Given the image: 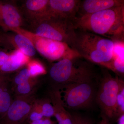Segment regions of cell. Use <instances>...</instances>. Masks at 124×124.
<instances>
[{
	"instance_id": "6da1fadb",
	"label": "cell",
	"mask_w": 124,
	"mask_h": 124,
	"mask_svg": "<svg viewBox=\"0 0 124 124\" xmlns=\"http://www.w3.org/2000/svg\"><path fill=\"white\" fill-rule=\"evenodd\" d=\"M76 28L124 45V5L91 14L76 17Z\"/></svg>"
},
{
	"instance_id": "7a4b0ae2",
	"label": "cell",
	"mask_w": 124,
	"mask_h": 124,
	"mask_svg": "<svg viewBox=\"0 0 124 124\" xmlns=\"http://www.w3.org/2000/svg\"><path fill=\"white\" fill-rule=\"evenodd\" d=\"M117 45L108 38L76 29L70 47L86 61L110 70Z\"/></svg>"
},
{
	"instance_id": "3957f363",
	"label": "cell",
	"mask_w": 124,
	"mask_h": 124,
	"mask_svg": "<svg viewBox=\"0 0 124 124\" xmlns=\"http://www.w3.org/2000/svg\"><path fill=\"white\" fill-rule=\"evenodd\" d=\"M93 64L80 57L63 59L51 66L49 76L60 86L90 82L97 79L98 75Z\"/></svg>"
},
{
	"instance_id": "277c9868",
	"label": "cell",
	"mask_w": 124,
	"mask_h": 124,
	"mask_svg": "<svg viewBox=\"0 0 124 124\" xmlns=\"http://www.w3.org/2000/svg\"><path fill=\"white\" fill-rule=\"evenodd\" d=\"M95 102L100 107L101 116L111 121L119 118L117 106V95L124 88V81L119 76H113L107 69H103L98 76Z\"/></svg>"
},
{
	"instance_id": "5b68a950",
	"label": "cell",
	"mask_w": 124,
	"mask_h": 124,
	"mask_svg": "<svg viewBox=\"0 0 124 124\" xmlns=\"http://www.w3.org/2000/svg\"><path fill=\"white\" fill-rule=\"evenodd\" d=\"M31 25V32L37 35L64 42L69 46L76 29L73 20L54 17H46Z\"/></svg>"
},
{
	"instance_id": "8992f818",
	"label": "cell",
	"mask_w": 124,
	"mask_h": 124,
	"mask_svg": "<svg viewBox=\"0 0 124 124\" xmlns=\"http://www.w3.org/2000/svg\"><path fill=\"white\" fill-rule=\"evenodd\" d=\"M97 79L90 82L69 84L60 86L63 88L62 91H60L63 94L62 97L65 107L75 110L92 107L94 104L96 103L98 85H95V81Z\"/></svg>"
},
{
	"instance_id": "52a82bcc",
	"label": "cell",
	"mask_w": 124,
	"mask_h": 124,
	"mask_svg": "<svg viewBox=\"0 0 124 124\" xmlns=\"http://www.w3.org/2000/svg\"><path fill=\"white\" fill-rule=\"evenodd\" d=\"M12 31L20 33L28 38L36 50L48 60L58 61L63 59L80 57L64 42L39 36L22 28L14 29Z\"/></svg>"
},
{
	"instance_id": "ba28073f",
	"label": "cell",
	"mask_w": 124,
	"mask_h": 124,
	"mask_svg": "<svg viewBox=\"0 0 124 124\" xmlns=\"http://www.w3.org/2000/svg\"><path fill=\"white\" fill-rule=\"evenodd\" d=\"M31 95L16 97L1 117L2 124H23L28 117L35 101Z\"/></svg>"
},
{
	"instance_id": "9c48e42d",
	"label": "cell",
	"mask_w": 124,
	"mask_h": 124,
	"mask_svg": "<svg viewBox=\"0 0 124 124\" xmlns=\"http://www.w3.org/2000/svg\"><path fill=\"white\" fill-rule=\"evenodd\" d=\"M24 18L15 0H0V27L3 31L22 28Z\"/></svg>"
},
{
	"instance_id": "30bf717a",
	"label": "cell",
	"mask_w": 124,
	"mask_h": 124,
	"mask_svg": "<svg viewBox=\"0 0 124 124\" xmlns=\"http://www.w3.org/2000/svg\"><path fill=\"white\" fill-rule=\"evenodd\" d=\"M0 47L8 50H19L29 57L36 53L33 44L28 38L20 33L0 31Z\"/></svg>"
},
{
	"instance_id": "8fae6325",
	"label": "cell",
	"mask_w": 124,
	"mask_h": 124,
	"mask_svg": "<svg viewBox=\"0 0 124 124\" xmlns=\"http://www.w3.org/2000/svg\"><path fill=\"white\" fill-rule=\"evenodd\" d=\"M80 0H49L46 17L64 18L73 20L77 16Z\"/></svg>"
},
{
	"instance_id": "7c38bea8",
	"label": "cell",
	"mask_w": 124,
	"mask_h": 124,
	"mask_svg": "<svg viewBox=\"0 0 124 124\" xmlns=\"http://www.w3.org/2000/svg\"><path fill=\"white\" fill-rule=\"evenodd\" d=\"M49 0H27L20 7L23 17L33 23L46 17Z\"/></svg>"
},
{
	"instance_id": "4fadbf2b",
	"label": "cell",
	"mask_w": 124,
	"mask_h": 124,
	"mask_svg": "<svg viewBox=\"0 0 124 124\" xmlns=\"http://www.w3.org/2000/svg\"><path fill=\"white\" fill-rule=\"evenodd\" d=\"M124 5V0H80L77 17L97 12Z\"/></svg>"
},
{
	"instance_id": "5bb4252c",
	"label": "cell",
	"mask_w": 124,
	"mask_h": 124,
	"mask_svg": "<svg viewBox=\"0 0 124 124\" xmlns=\"http://www.w3.org/2000/svg\"><path fill=\"white\" fill-rule=\"evenodd\" d=\"M49 96L54 111V116L58 124H73L71 113L65 108L59 88L53 89L50 92Z\"/></svg>"
},
{
	"instance_id": "9a60e30c",
	"label": "cell",
	"mask_w": 124,
	"mask_h": 124,
	"mask_svg": "<svg viewBox=\"0 0 124 124\" xmlns=\"http://www.w3.org/2000/svg\"><path fill=\"white\" fill-rule=\"evenodd\" d=\"M30 58L19 50H16L11 53L7 62L0 68V74H7L19 70L26 65Z\"/></svg>"
},
{
	"instance_id": "2e32d148",
	"label": "cell",
	"mask_w": 124,
	"mask_h": 124,
	"mask_svg": "<svg viewBox=\"0 0 124 124\" xmlns=\"http://www.w3.org/2000/svg\"><path fill=\"white\" fill-rule=\"evenodd\" d=\"M38 81L36 78H31L28 80L15 87L16 97L30 96L34 92Z\"/></svg>"
},
{
	"instance_id": "e0dca14e",
	"label": "cell",
	"mask_w": 124,
	"mask_h": 124,
	"mask_svg": "<svg viewBox=\"0 0 124 124\" xmlns=\"http://www.w3.org/2000/svg\"><path fill=\"white\" fill-rule=\"evenodd\" d=\"M8 83L0 86V115L1 117L6 113L13 101L7 88Z\"/></svg>"
},
{
	"instance_id": "ac0fdd59",
	"label": "cell",
	"mask_w": 124,
	"mask_h": 124,
	"mask_svg": "<svg viewBox=\"0 0 124 124\" xmlns=\"http://www.w3.org/2000/svg\"><path fill=\"white\" fill-rule=\"evenodd\" d=\"M26 65L31 77L32 78H36L38 76L45 75L47 72L42 63L36 59H30Z\"/></svg>"
},
{
	"instance_id": "d6986e66",
	"label": "cell",
	"mask_w": 124,
	"mask_h": 124,
	"mask_svg": "<svg viewBox=\"0 0 124 124\" xmlns=\"http://www.w3.org/2000/svg\"><path fill=\"white\" fill-rule=\"evenodd\" d=\"M110 70L119 76L124 75V50L122 51L120 54H116L115 53Z\"/></svg>"
},
{
	"instance_id": "ffe728a7",
	"label": "cell",
	"mask_w": 124,
	"mask_h": 124,
	"mask_svg": "<svg viewBox=\"0 0 124 124\" xmlns=\"http://www.w3.org/2000/svg\"><path fill=\"white\" fill-rule=\"evenodd\" d=\"M31 78L28 69L26 67L21 69L15 75L13 79V84L14 87L27 81Z\"/></svg>"
},
{
	"instance_id": "44dd1931",
	"label": "cell",
	"mask_w": 124,
	"mask_h": 124,
	"mask_svg": "<svg viewBox=\"0 0 124 124\" xmlns=\"http://www.w3.org/2000/svg\"><path fill=\"white\" fill-rule=\"evenodd\" d=\"M39 102L43 117H51L54 116V111L50 100L45 99Z\"/></svg>"
},
{
	"instance_id": "7402d4cb",
	"label": "cell",
	"mask_w": 124,
	"mask_h": 124,
	"mask_svg": "<svg viewBox=\"0 0 124 124\" xmlns=\"http://www.w3.org/2000/svg\"><path fill=\"white\" fill-rule=\"evenodd\" d=\"M43 117L39 102L36 100L29 114L28 118L32 122L42 119Z\"/></svg>"
},
{
	"instance_id": "603a6c76",
	"label": "cell",
	"mask_w": 124,
	"mask_h": 124,
	"mask_svg": "<svg viewBox=\"0 0 124 124\" xmlns=\"http://www.w3.org/2000/svg\"><path fill=\"white\" fill-rule=\"evenodd\" d=\"M73 124H94L92 119L78 113H70Z\"/></svg>"
},
{
	"instance_id": "cb8c5ba5",
	"label": "cell",
	"mask_w": 124,
	"mask_h": 124,
	"mask_svg": "<svg viewBox=\"0 0 124 124\" xmlns=\"http://www.w3.org/2000/svg\"><path fill=\"white\" fill-rule=\"evenodd\" d=\"M117 106L118 115L120 117L124 114V88L120 91L117 95Z\"/></svg>"
},
{
	"instance_id": "d4e9b609",
	"label": "cell",
	"mask_w": 124,
	"mask_h": 124,
	"mask_svg": "<svg viewBox=\"0 0 124 124\" xmlns=\"http://www.w3.org/2000/svg\"><path fill=\"white\" fill-rule=\"evenodd\" d=\"M5 49L0 48V68L7 62L10 56L11 53Z\"/></svg>"
},
{
	"instance_id": "484cf974",
	"label": "cell",
	"mask_w": 124,
	"mask_h": 124,
	"mask_svg": "<svg viewBox=\"0 0 124 124\" xmlns=\"http://www.w3.org/2000/svg\"><path fill=\"white\" fill-rule=\"evenodd\" d=\"M9 78L7 75L0 74V86L8 82Z\"/></svg>"
},
{
	"instance_id": "4316f807",
	"label": "cell",
	"mask_w": 124,
	"mask_h": 124,
	"mask_svg": "<svg viewBox=\"0 0 124 124\" xmlns=\"http://www.w3.org/2000/svg\"><path fill=\"white\" fill-rule=\"evenodd\" d=\"M111 122L108 119L103 116H101V119L98 124H111Z\"/></svg>"
},
{
	"instance_id": "83f0119b",
	"label": "cell",
	"mask_w": 124,
	"mask_h": 124,
	"mask_svg": "<svg viewBox=\"0 0 124 124\" xmlns=\"http://www.w3.org/2000/svg\"><path fill=\"white\" fill-rule=\"evenodd\" d=\"M53 122L51 120L50 117H44L41 124H52Z\"/></svg>"
},
{
	"instance_id": "f1b7e54d",
	"label": "cell",
	"mask_w": 124,
	"mask_h": 124,
	"mask_svg": "<svg viewBox=\"0 0 124 124\" xmlns=\"http://www.w3.org/2000/svg\"><path fill=\"white\" fill-rule=\"evenodd\" d=\"M117 121L118 124H124V114L119 117Z\"/></svg>"
},
{
	"instance_id": "f546056e",
	"label": "cell",
	"mask_w": 124,
	"mask_h": 124,
	"mask_svg": "<svg viewBox=\"0 0 124 124\" xmlns=\"http://www.w3.org/2000/svg\"><path fill=\"white\" fill-rule=\"evenodd\" d=\"M42 119L39 120L35 121L32 122H31V124H42Z\"/></svg>"
},
{
	"instance_id": "4dcf8cb0",
	"label": "cell",
	"mask_w": 124,
	"mask_h": 124,
	"mask_svg": "<svg viewBox=\"0 0 124 124\" xmlns=\"http://www.w3.org/2000/svg\"><path fill=\"white\" fill-rule=\"evenodd\" d=\"M55 124V123L54 122H53V124Z\"/></svg>"
}]
</instances>
